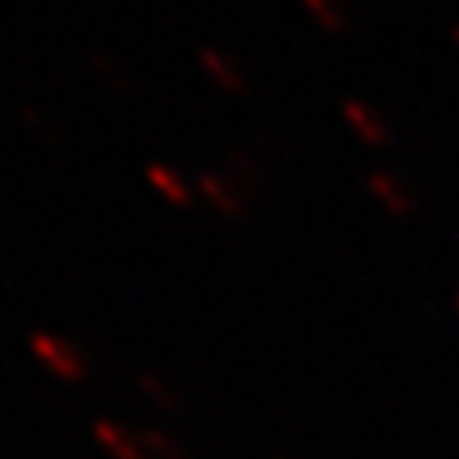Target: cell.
I'll list each match as a JSON object with an SVG mask.
<instances>
[{
	"label": "cell",
	"mask_w": 459,
	"mask_h": 459,
	"mask_svg": "<svg viewBox=\"0 0 459 459\" xmlns=\"http://www.w3.org/2000/svg\"><path fill=\"white\" fill-rule=\"evenodd\" d=\"M31 354L45 371L62 381H82L89 375V358L79 351V344H72L62 333H48V330L31 333Z\"/></svg>",
	"instance_id": "cell-1"
},
{
	"label": "cell",
	"mask_w": 459,
	"mask_h": 459,
	"mask_svg": "<svg viewBox=\"0 0 459 459\" xmlns=\"http://www.w3.org/2000/svg\"><path fill=\"white\" fill-rule=\"evenodd\" d=\"M197 68L204 72V79H208L218 92L235 96V99L248 96V85H252V82H248L246 65H242L235 55H229V51L201 48V51H197Z\"/></svg>",
	"instance_id": "cell-2"
},
{
	"label": "cell",
	"mask_w": 459,
	"mask_h": 459,
	"mask_svg": "<svg viewBox=\"0 0 459 459\" xmlns=\"http://www.w3.org/2000/svg\"><path fill=\"white\" fill-rule=\"evenodd\" d=\"M197 197L212 208V212L225 214V218H242L248 212V201L242 195V187L231 181L229 174H218V170H201L197 174Z\"/></svg>",
	"instance_id": "cell-3"
},
{
	"label": "cell",
	"mask_w": 459,
	"mask_h": 459,
	"mask_svg": "<svg viewBox=\"0 0 459 459\" xmlns=\"http://www.w3.org/2000/svg\"><path fill=\"white\" fill-rule=\"evenodd\" d=\"M341 116H344L347 130L354 133L364 147H388L392 143V126H388V119L377 113L371 102H364V99H344Z\"/></svg>",
	"instance_id": "cell-4"
},
{
	"label": "cell",
	"mask_w": 459,
	"mask_h": 459,
	"mask_svg": "<svg viewBox=\"0 0 459 459\" xmlns=\"http://www.w3.org/2000/svg\"><path fill=\"white\" fill-rule=\"evenodd\" d=\"M147 181L150 187L157 191V195L164 197L170 208H181V212H187L191 204H195V184L184 178L181 170H174V167L167 164H150L147 167Z\"/></svg>",
	"instance_id": "cell-5"
},
{
	"label": "cell",
	"mask_w": 459,
	"mask_h": 459,
	"mask_svg": "<svg viewBox=\"0 0 459 459\" xmlns=\"http://www.w3.org/2000/svg\"><path fill=\"white\" fill-rule=\"evenodd\" d=\"M299 7L316 31L330 34V38H344L351 31V11L341 0H299Z\"/></svg>",
	"instance_id": "cell-6"
},
{
	"label": "cell",
	"mask_w": 459,
	"mask_h": 459,
	"mask_svg": "<svg viewBox=\"0 0 459 459\" xmlns=\"http://www.w3.org/2000/svg\"><path fill=\"white\" fill-rule=\"evenodd\" d=\"M368 187H371V195L377 197V204L388 208L392 214H402L409 208V195L402 191V184L394 181V174H388V170H375V174L368 178Z\"/></svg>",
	"instance_id": "cell-7"
}]
</instances>
